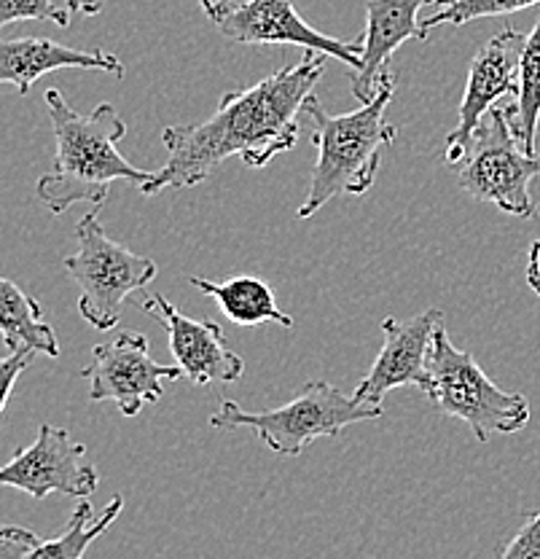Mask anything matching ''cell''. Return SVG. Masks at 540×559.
<instances>
[{
    "label": "cell",
    "instance_id": "obj_16",
    "mask_svg": "<svg viewBox=\"0 0 540 559\" xmlns=\"http://www.w3.org/2000/svg\"><path fill=\"white\" fill-rule=\"evenodd\" d=\"M124 498L113 500L95 514L89 500H81L73 509L71 522L55 538H40L20 524H0V559H84L86 549L121 516Z\"/></svg>",
    "mask_w": 540,
    "mask_h": 559
},
{
    "label": "cell",
    "instance_id": "obj_5",
    "mask_svg": "<svg viewBox=\"0 0 540 559\" xmlns=\"http://www.w3.org/2000/svg\"><path fill=\"white\" fill-rule=\"evenodd\" d=\"M428 399L439 415L463 419L479 441L519 433L530 423V401L492 382L468 349L449 340L444 323L435 329Z\"/></svg>",
    "mask_w": 540,
    "mask_h": 559
},
{
    "label": "cell",
    "instance_id": "obj_25",
    "mask_svg": "<svg viewBox=\"0 0 540 559\" xmlns=\"http://www.w3.org/2000/svg\"><path fill=\"white\" fill-rule=\"evenodd\" d=\"M196 3L205 9V14L211 16V22H216V25L237 5L235 0H196Z\"/></svg>",
    "mask_w": 540,
    "mask_h": 559
},
{
    "label": "cell",
    "instance_id": "obj_19",
    "mask_svg": "<svg viewBox=\"0 0 540 559\" xmlns=\"http://www.w3.org/2000/svg\"><path fill=\"white\" fill-rule=\"evenodd\" d=\"M508 121L527 154H538L536 138L540 124V16L525 38L516 75V100L508 105Z\"/></svg>",
    "mask_w": 540,
    "mask_h": 559
},
{
    "label": "cell",
    "instance_id": "obj_21",
    "mask_svg": "<svg viewBox=\"0 0 540 559\" xmlns=\"http://www.w3.org/2000/svg\"><path fill=\"white\" fill-rule=\"evenodd\" d=\"M14 22H55L71 25V9L62 0H0V31Z\"/></svg>",
    "mask_w": 540,
    "mask_h": 559
},
{
    "label": "cell",
    "instance_id": "obj_8",
    "mask_svg": "<svg viewBox=\"0 0 540 559\" xmlns=\"http://www.w3.org/2000/svg\"><path fill=\"white\" fill-rule=\"evenodd\" d=\"M89 382V401H113L124 417H137L145 406L156 404L165 382L178 380V366H161L151 358L148 336L121 331L113 342L92 349V364L81 371Z\"/></svg>",
    "mask_w": 540,
    "mask_h": 559
},
{
    "label": "cell",
    "instance_id": "obj_26",
    "mask_svg": "<svg viewBox=\"0 0 540 559\" xmlns=\"http://www.w3.org/2000/svg\"><path fill=\"white\" fill-rule=\"evenodd\" d=\"M62 3L71 9V14H81V16H97L106 5V0H62Z\"/></svg>",
    "mask_w": 540,
    "mask_h": 559
},
{
    "label": "cell",
    "instance_id": "obj_7",
    "mask_svg": "<svg viewBox=\"0 0 540 559\" xmlns=\"http://www.w3.org/2000/svg\"><path fill=\"white\" fill-rule=\"evenodd\" d=\"M540 178V154H527L508 121V108L492 105L484 124L476 127L460 162V186L473 200L492 202L516 218H536L530 183Z\"/></svg>",
    "mask_w": 540,
    "mask_h": 559
},
{
    "label": "cell",
    "instance_id": "obj_9",
    "mask_svg": "<svg viewBox=\"0 0 540 559\" xmlns=\"http://www.w3.org/2000/svg\"><path fill=\"white\" fill-rule=\"evenodd\" d=\"M100 485L95 463L86 457V447L71 439L65 428L44 423L38 439L0 465V487H14L31 498L44 500L51 492L68 498H89Z\"/></svg>",
    "mask_w": 540,
    "mask_h": 559
},
{
    "label": "cell",
    "instance_id": "obj_20",
    "mask_svg": "<svg viewBox=\"0 0 540 559\" xmlns=\"http://www.w3.org/2000/svg\"><path fill=\"white\" fill-rule=\"evenodd\" d=\"M540 0H449L441 11L425 16L422 25L425 31H433V27L441 25H468V22L487 20V16H505L514 14V11L530 9V5H538Z\"/></svg>",
    "mask_w": 540,
    "mask_h": 559
},
{
    "label": "cell",
    "instance_id": "obj_6",
    "mask_svg": "<svg viewBox=\"0 0 540 559\" xmlns=\"http://www.w3.org/2000/svg\"><path fill=\"white\" fill-rule=\"evenodd\" d=\"M97 207L100 205L75 224L79 253L62 259V266L79 285L81 318L97 331H110L119 325L127 296L154 283L159 266L148 255L132 253L130 248L108 237L97 218Z\"/></svg>",
    "mask_w": 540,
    "mask_h": 559
},
{
    "label": "cell",
    "instance_id": "obj_14",
    "mask_svg": "<svg viewBox=\"0 0 540 559\" xmlns=\"http://www.w3.org/2000/svg\"><path fill=\"white\" fill-rule=\"evenodd\" d=\"M435 5V0H369L365 3V33L360 66L350 70L352 95L360 105L371 103L382 90L396 84L391 70L393 55L406 40H428L420 20V9Z\"/></svg>",
    "mask_w": 540,
    "mask_h": 559
},
{
    "label": "cell",
    "instance_id": "obj_15",
    "mask_svg": "<svg viewBox=\"0 0 540 559\" xmlns=\"http://www.w3.org/2000/svg\"><path fill=\"white\" fill-rule=\"evenodd\" d=\"M62 68L106 70L116 79H124V66L110 51L73 49V46L57 44L51 38H36V35L0 38V84L16 86L20 95H31L40 75Z\"/></svg>",
    "mask_w": 540,
    "mask_h": 559
},
{
    "label": "cell",
    "instance_id": "obj_17",
    "mask_svg": "<svg viewBox=\"0 0 540 559\" xmlns=\"http://www.w3.org/2000/svg\"><path fill=\"white\" fill-rule=\"evenodd\" d=\"M194 288L211 296L218 305V310L237 325H261V323H277L283 329H293V318L277 307L275 290L264 283L261 277L237 275L226 277L220 283L205 277H189Z\"/></svg>",
    "mask_w": 540,
    "mask_h": 559
},
{
    "label": "cell",
    "instance_id": "obj_11",
    "mask_svg": "<svg viewBox=\"0 0 540 559\" xmlns=\"http://www.w3.org/2000/svg\"><path fill=\"white\" fill-rule=\"evenodd\" d=\"M218 31L231 44L242 46L283 44L301 46L304 51H323L350 66V70L360 66V55H363V40L328 38L310 22H304L290 0H245L218 22Z\"/></svg>",
    "mask_w": 540,
    "mask_h": 559
},
{
    "label": "cell",
    "instance_id": "obj_1",
    "mask_svg": "<svg viewBox=\"0 0 540 559\" xmlns=\"http://www.w3.org/2000/svg\"><path fill=\"white\" fill-rule=\"evenodd\" d=\"M325 57L304 51L296 66L280 68L248 90L226 92L211 119L167 127L161 132L167 162L141 186L143 194L194 189L231 156H240L248 167H264L293 148L301 135L299 114L323 79Z\"/></svg>",
    "mask_w": 540,
    "mask_h": 559
},
{
    "label": "cell",
    "instance_id": "obj_23",
    "mask_svg": "<svg viewBox=\"0 0 540 559\" xmlns=\"http://www.w3.org/2000/svg\"><path fill=\"white\" fill-rule=\"evenodd\" d=\"M33 349H16V353H11L9 358L0 360V415H3L5 404H9L11 393H14V384L16 380L22 377V371L31 366L33 360Z\"/></svg>",
    "mask_w": 540,
    "mask_h": 559
},
{
    "label": "cell",
    "instance_id": "obj_4",
    "mask_svg": "<svg viewBox=\"0 0 540 559\" xmlns=\"http://www.w3.org/2000/svg\"><path fill=\"white\" fill-rule=\"evenodd\" d=\"M385 415L382 406L358 404L352 395L341 393L336 384L312 380L299 390L288 404L269 412H245L235 401H224L211 428L216 430H253L261 444L283 457H299L312 441L336 439L341 430L365 419H380Z\"/></svg>",
    "mask_w": 540,
    "mask_h": 559
},
{
    "label": "cell",
    "instance_id": "obj_24",
    "mask_svg": "<svg viewBox=\"0 0 540 559\" xmlns=\"http://www.w3.org/2000/svg\"><path fill=\"white\" fill-rule=\"evenodd\" d=\"M527 285L540 296V237L530 245V255H527Z\"/></svg>",
    "mask_w": 540,
    "mask_h": 559
},
{
    "label": "cell",
    "instance_id": "obj_2",
    "mask_svg": "<svg viewBox=\"0 0 540 559\" xmlns=\"http://www.w3.org/2000/svg\"><path fill=\"white\" fill-rule=\"evenodd\" d=\"M49 108L57 151L51 170L38 178V200L51 215L68 213L79 202L103 205L116 180L143 186L154 173L137 170L119 154V140L127 135V121L110 103H100L89 114H75L57 90L44 95Z\"/></svg>",
    "mask_w": 540,
    "mask_h": 559
},
{
    "label": "cell",
    "instance_id": "obj_3",
    "mask_svg": "<svg viewBox=\"0 0 540 559\" xmlns=\"http://www.w3.org/2000/svg\"><path fill=\"white\" fill-rule=\"evenodd\" d=\"M396 95V84L382 90L371 103L350 114H325L315 95L307 97L304 114L312 119V143L317 145V162L312 170L310 191L296 218L307 221L334 197H363L380 173L382 151L396 143L398 127L385 119L387 105Z\"/></svg>",
    "mask_w": 540,
    "mask_h": 559
},
{
    "label": "cell",
    "instance_id": "obj_27",
    "mask_svg": "<svg viewBox=\"0 0 540 559\" xmlns=\"http://www.w3.org/2000/svg\"><path fill=\"white\" fill-rule=\"evenodd\" d=\"M439 3H441V5H446V3H449V0H435V5H439Z\"/></svg>",
    "mask_w": 540,
    "mask_h": 559
},
{
    "label": "cell",
    "instance_id": "obj_10",
    "mask_svg": "<svg viewBox=\"0 0 540 559\" xmlns=\"http://www.w3.org/2000/svg\"><path fill=\"white\" fill-rule=\"evenodd\" d=\"M444 323V312L431 310L411 314V318H385L382 320V334L385 345L371 364L369 374L358 382L352 399L358 404L382 406L391 390L409 388L431 390V353L435 329Z\"/></svg>",
    "mask_w": 540,
    "mask_h": 559
},
{
    "label": "cell",
    "instance_id": "obj_12",
    "mask_svg": "<svg viewBox=\"0 0 540 559\" xmlns=\"http://www.w3.org/2000/svg\"><path fill=\"white\" fill-rule=\"evenodd\" d=\"M525 38L527 35L514 27H503L470 60L466 92L460 100V121H457V130H452L446 138L444 156L449 165H460L476 135V127L490 114L492 105H497L503 97H516V75H519Z\"/></svg>",
    "mask_w": 540,
    "mask_h": 559
},
{
    "label": "cell",
    "instance_id": "obj_18",
    "mask_svg": "<svg viewBox=\"0 0 540 559\" xmlns=\"http://www.w3.org/2000/svg\"><path fill=\"white\" fill-rule=\"evenodd\" d=\"M0 336L9 353L33 349L36 355L60 358V342L44 320V307L9 277H0Z\"/></svg>",
    "mask_w": 540,
    "mask_h": 559
},
{
    "label": "cell",
    "instance_id": "obj_13",
    "mask_svg": "<svg viewBox=\"0 0 540 559\" xmlns=\"http://www.w3.org/2000/svg\"><path fill=\"white\" fill-rule=\"evenodd\" d=\"M143 310L167 331L172 358L189 382L207 388L213 382H237L245 374V360L226 347V336L216 320L189 318L161 294L145 296Z\"/></svg>",
    "mask_w": 540,
    "mask_h": 559
},
{
    "label": "cell",
    "instance_id": "obj_22",
    "mask_svg": "<svg viewBox=\"0 0 540 559\" xmlns=\"http://www.w3.org/2000/svg\"><path fill=\"white\" fill-rule=\"evenodd\" d=\"M497 559H540V509L527 514L514 538L497 551Z\"/></svg>",
    "mask_w": 540,
    "mask_h": 559
}]
</instances>
